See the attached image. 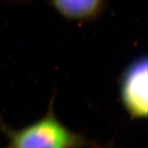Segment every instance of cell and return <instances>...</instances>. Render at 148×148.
<instances>
[{
  "label": "cell",
  "mask_w": 148,
  "mask_h": 148,
  "mask_svg": "<svg viewBox=\"0 0 148 148\" xmlns=\"http://www.w3.org/2000/svg\"><path fill=\"white\" fill-rule=\"evenodd\" d=\"M0 130L8 138L7 148H83L87 145L82 135L58 120L53 113V100L40 120L18 130L0 123Z\"/></svg>",
  "instance_id": "obj_1"
},
{
  "label": "cell",
  "mask_w": 148,
  "mask_h": 148,
  "mask_svg": "<svg viewBox=\"0 0 148 148\" xmlns=\"http://www.w3.org/2000/svg\"><path fill=\"white\" fill-rule=\"evenodd\" d=\"M119 92L123 107L134 119L147 115V59L139 57L127 66L121 77Z\"/></svg>",
  "instance_id": "obj_2"
},
{
  "label": "cell",
  "mask_w": 148,
  "mask_h": 148,
  "mask_svg": "<svg viewBox=\"0 0 148 148\" xmlns=\"http://www.w3.org/2000/svg\"><path fill=\"white\" fill-rule=\"evenodd\" d=\"M49 3L59 15L77 22L94 20L106 6V0H49Z\"/></svg>",
  "instance_id": "obj_3"
},
{
  "label": "cell",
  "mask_w": 148,
  "mask_h": 148,
  "mask_svg": "<svg viewBox=\"0 0 148 148\" xmlns=\"http://www.w3.org/2000/svg\"><path fill=\"white\" fill-rule=\"evenodd\" d=\"M93 148H113L110 145H106V146H95Z\"/></svg>",
  "instance_id": "obj_4"
},
{
  "label": "cell",
  "mask_w": 148,
  "mask_h": 148,
  "mask_svg": "<svg viewBox=\"0 0 148 148\" xmlns=\"http://www.w3.org/2000/svg\"><path fill=\"white\" fill-rule=\"evenodd\" d=\"M12 1H26V0H12Z\"/></svg>",
  "instance_id": "obj_5"
}]
</instances>
